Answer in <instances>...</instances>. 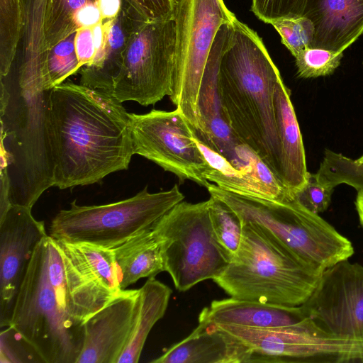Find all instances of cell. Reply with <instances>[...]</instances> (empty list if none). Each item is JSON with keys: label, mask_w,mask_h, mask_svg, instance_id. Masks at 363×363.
<instances>
[{"label": "cell", "mask_w": 363, "mask_h": 363, "mask_svg": "<svg viewBox=\"0 0 363 363\" xmlns=\"http://www.w3.org/2000/svg\"><path fill=\"white\" fill-rule=\"evenodd\" d=\"M208 203L215 239L230 260L240 245L241 221L235 212L220 199L211 196Z\"/></svg>", "instance_id": "26"}, {"label": "cell", "mask_w": 363, "mask_h": 363, "mask_svg": "<svg viewBox=\"0 0 363 363\" xmlns=\"http://www.w3.org/2000/svg\"><path fill=\"white\" fill-rule=\"evenodd\" d=\"M235 16L223 0H177L175 65L169 99L194 131L200 128L198 97L206 65L217 33Z\"/></svg>", "instance_id": "9"}, {"label": "cell", "mask_w": 363, "mask_h": 363, "mask_svg": "<svg viewBox=\"0 0 363 363\" xmlns=\"http://www.w3.org/2000/svg\"><path fill=\"white\" fill-rule=\"evenodd\" d=\"M206 188L235 212L241 223L259 225L320 273L354 253L350 240L294 198L277 201L238 194L211 183Z\"/></svg>", "instance_id": "6"}, {"label": "cell", "mask_w": 363, "mask_h": 363, "mask_svg": "<svg viewBox=\"0 0 363 363\" xmlns=\"http://www.w3.org/2000/svg\"><path fill=\"white\" fill-rule=\"evenodd\" d=\"M98 0H48L45 16V46L48 51L77 31L74 18L84 6Z\"/></svg>", "instance_id": "27"}, {"label": "cell", "mask_w": 363, "mask_h": 363, "mask_svg": "<svg viewBox=\"0 0 363 363\" xmlns=\"http://www.w3.org/2000/svg\"><path fill=\"white\" fill-rule=\"evenodd\" d=\"M193 139L209 165L203 174L206 181L238 194L273 201L270 193L252 174L235 168L222 155L199 140L194 134Z\"/></svg>", "instance_id": "24"}, {"label": "cell", "mask_w": 363, "mask_h": 363, "mask_svg": "<svg viewBox=\"0 0 363 363\" xmlns=\"http://www.w3.org/2000/svg\"><path fill=\"white\" fill-rule=\"evenodd\" d=\"M23 26L22 0H0V77L16 57Z\"/></svg>", "instance_id": "25"}, {"label": "cell", "mask_w": 363, "mask_h": 363, "mask_svg": "<svg viewBox=\"0 0 363 363\" xmlns=\"http://www.w3.org/2000/svg\"><path fill=\"white\" fill-rule=\"evenodd\" d=\"M46 237L33 254L9 326L42 362L77 363L84 345V324L95 311L82 281L67 268L56 243Z\"/></svg>", "instance_id": "2"}, {"label": "cell", "mask_w": 363, "mask_h": 363, "mask_svg": "<svg viewBox=\"0 0 363 363\" xmlns=\"http://www.w3.org/2000/svg\"><path fill=\"white\" fill-rule=\"evenodd\" d=\"M103 21L98 1L82 7L76 14L74 25L76 29L92 28Z\"/></svg>", "instance_id": "36"}, {"label": "cell", "mask_w": 363, "mask_h": 363, "mask_svg": "<svg viewBox=\"0 0 363 363\" xmlns=\"http://www.w3.org/2000/svg\"><path fill=\"white\" fill-rule=\"evenodd\" d=\"M363 63V62H362Z\"/></svg>", "instance_id": "40"}, {"label": "cell", "mask_w": 363, "mask_h": 363, "mask_svg": "<svg viewBox=\"0 0 363 363\" xmlns=\"http://www.w3.org/2000/svg\"><path fill=\"white\" fill-rule=\"evenodd\" d=\"M152 228L113 249L122 290L142 278L164 272L161 243Z\"/></svg>", "instance_id": "21"}, {"label": "cell", "mask_w": 363, "mask_h": 363, "mask_svg": "<svg viewBox=\"0 0 363 363\" xmlns=\"http://www.w3.org/2000/svg\"><path fill=\"white\" fill-rule=\"evenodd\" d=\"M1 81V173L11 205L32 207L54 186L51 92L46 71L15 62Z\"/></svg>", "instance_id": "3"}, {"label": "cell", "mask_w": 363, "mask_h": 363, "mask_svg": "<svg viewBox=\"0 0 363 363\" xmlns=\"http://www.w3.org/2000/svg\"><path fill=\"white\" fill-rule=\"evenodd\" d=\"M301 306L323 335L363 340V265L345 259L326 269Z\"/></svg>", "instance_id": "12"}, {"label": "cell", "mask_w": 363, "mask_h": 363, "mask_svg": "<svg viewBox=\"0 0 363 363\" xmlns=\"http://www.w3.org/2000/svg\"><path fill=\"white\" fill-rule=\"evenodd\" d=\"M172 289L155 277H150L139 289L137 315L129 341L118 363L138 362L147 337L164 315Z\"/></svg>", "instance_id": "22"}, {"label": "cell", "mask_w": 363, "mask_h": 363, "mask_svg": "<svg viewBox=\"0 0 363 363\" xmlns=\"http://www.w3.org/2000/svg\"><path fill=\"white\" fill-rule=\"evenodd\" d=\"M132 7L145 21L173 18L177 0H122Z\"/></svg>", "instance_id": "34"}, {"label": "cell", "mask_w": 363, "mask_h": 363, "mask_svg": "<svg viewBox=\"0 0 363 363\" xmlns=\"http://www.w3.org/2000/svg\"><path fill=\"white\" fill-rule=\"evenodd\" d=\"M316 174L333 187L345 184L363 191V164L341 153L325 150Z\"/></svg>", "instance_id": "28"}, {"label": "cell", "mask_w": 363, "mask_h": 363, "mask_svg": "<svg viewBox=\"0 0 363 363\" xmlns=\"http://www.w3.org/2000/svg\"><path fill=\"white\" fill-rule=\"evenodd\" d=\"M357 160L358 162L363 164V155L359 158H358Z\"/></svg>", "instance_id": "39"}, {"label": "cell", "mask_w": 363, "mask_h": 363, "mask_svg": "<svg viewBox=\"0 0 363 363\" xmlns=\"http://www.w3.org/2000/svg\"><path fill=\"white\" fill-rule=\"evenodd\" d=\"M138 289H123L84 324V340L77 363H118L133 332Z\"/></svg>", "instance_id": "15"}, {"label": "cell", "mask_w": 363, "mask_h": 363, "mask_svg": "<svg viewBox=\"0 0 363 363\" xmlns=\"http://www.w3.org/2000/svg\"><path fill=\"white\" fill-rule=\"evenodd\" d=\"M301 306H288L238 299L213 301L199 315L203 325H237L255 328L294 327L308 322Z\"/></svg>", "instance_id": "16"}, {"label": "cell", "mask_w": 363, "mask_h": 363, "mask_svg": "<svg viewBox=\"0 0 363 363\" xmlns=\"http://www.w3.org/2000/svg\"><path fill=\"white\" fill-rule=\"evenodd\" d=\"M134 154L140 155L175 174L206 187L203 177L208 164L193 139L189 121L177 108L152 109L144 114L130 113Z\"/></svg>", "instance_id": "11"}, {"label": "cell", "mask_w": 363, "mask_h": 363, "mask_svg": "<svg viewBox=\"0 0 363 363\" xmlns=\"http://www.w3.org/2000/svg\"><path fill=\"white\" fill-rule=\"evenodd\" d=\"M74 46L81 68L93 61L96 54V48L91 28L84 27L77 30Z\"/></svg>", "instance_id": "35"}, {"label": "cell", "mask_w": 363, "mask_h": 363, "mask_svg": "<svg viewBox=\"0 0 363 363\" xmlns=\"http://www.w3.org/2000/svg\"><path fill=\"white\" fill-rule=\"evenodd\" d=\"M343 52L308 47L295 57L297 75L308 79L329 76L340 66Z\"/></svg>", "instance_id": "31"}, {"label": "cell", "mask_w": 363, "mask_h": 363, "mask_svg": "<svg viewBox=\"0 0 363 363\" xmlns=\"http://www.w3.org/2000/svg\"><path fill=\"white\" fill-rule=\"evenodd\" d=\"M103 20L115 18L122 8V0H98Z\"/></svg>", "instance_id": "37"}, {"label": "cell", "mask_w": 363, "mask_h": 363, "mask_svg": "<svg viewBox=\"0 0 363 363\" xmlns=\"http://www.w3.org/2000/svg\"><path fill=\"white\" fill-rule=\"evenodd\" d=\"M290 95V90L281 77L275 86L274 105L281 145V184L294 197L306 184L308 172L302 135Z\"/></svg>", "instance_id": "20"}, {"label": "cell", "mask_w": 363, "mask_h": 363, "mask_svg": "<svg viewBox=\"0 0 363 363\" xmlns=\"http://www.w3.org/2000/svg\"><path fill=\"white\" fill-rule=\"evenodd\" d=\"M75 35L76 32L72 33L48 50L46 69L53 87L81 69L75 50Z\"/></svg>", "instance_id": "29"}, {"label": "cell", "mask_w": 363, "mask_h": 363, "mask_svg": "<svg viewBox=\"0 0 363 363\" xmlns=\"http://www.w3.org/2000/svg\"><path fill=\"white\" fill-rule=\"evenodd\" d=\"M281 77L259 36L235 17L219 65L220 100L235 134L281 183L274 105L275 86Z\"/></svg>", "instance_id": "4"}, {"label": "cell", "mask_w": 363, "mask_h": 363, "mask_svg": "<svg viewBox=\"0 0 363 363\" xmlns=\"http://www.w3.org/2000/svg\"><path fill=\"white\" fill-rule=\"evenodd\" d=\"M281 36L282 44L296 57L302 50L311 47L315 36L312 21L305 16H289L272 23Z\"/></svg>", "instance_id": "30"}, {"label": "cell", "mask_w": 363, "mask_h": 363, "mask_svg": "<svg viewBox=\"0 0 363 363\" xmlns=\"http://www.w3.org/2000/svg\"><path fill=\"white\" fill-rule=\"evenodd\" d=\"M174 18L145 22L132 35L112 96L120 102L154 105L172 91L175 65Z\"/></svg>", "instance_id": "10"}, {"label": "cell", "mask_w": 363, "mask_h": 363, "mask_svg": "<svg viewBox=\"0 0 363 363\" xmlns=\"http://www.w3.org/2000/svg\"><path fill=\"white\" fill-rule=\"evenodd\" d=\"M231 31L232 21L222 25L215 38L198 97L200 128L193 131L199 140L222 155L235 168L250 172L246 158L249 147L241 142L233 130L219 93V65Z\"/></svg>", "instance_id": "14"}, {"label": "cell", "mask_w": 363, "mask_h": 363, "mask_svg": "<svg viewBox=\"0 0 363 363\" xmlns=\"http://www.w3.org/2000/svg\"><path fill=\"white\" fill-rule=\"evenodd\" d=\"M241 224L239 249L213 281L230 297L301 306L312 294L322 273L306 264L259 225Z\"/></svg>", "instance_id": "5"}, {"label": "cell", "mask_w": 363, "mask_h": 363, "mask_svg": "<svg viewBox=\"0 0 363 363\" xmlns=\"http://www.w3.org/2000/svg\"><path fill=\"white\" fill-rule=\"evenodd\" d=\"M112 95L72 81L51 92L54 186L93 184L128 168L134 154L130 113Z\"/></svg>", "instance_id": "1"}, {"label": "cell", "mask_w": 363, "mask_h": 363, "mask_svg": "<svg viewBox=\"0 0 363 363\" xmlns=\"http://www.w3.org/2000/svg\"><path fill=\"white\" fill-rule=\"evenodd\" d=\"M313 0H252V11L266 23L289 16L306 17Z\"/></svg>", "instance_id": "32"}, {"label": "cell", "mask_w": 363, "mask_h": 363, "mask_svg": "<svg viewBox=\"0 0 363 363\" xmlns=\"http://www.w3.org/2000/svg\"><path fill=\"white\" fill-rule=\"evenodd\" d=\"M306 17L315 26L311 48L341 53L363 34V0H313Z\"/></svg>", "instance_id": "19"}, {"label": "cell", "mask_w": 363, "mask_h": 363, "mask_svg": "<svg viewBox=\"0 0 363 363\" xmlns=\"http://www.w3.org/2000/svg\"><path fill=\"white\" fill-rule=\"evenodd\" d=\"M152 228L161 243L164 272L169 274L179 291L213 280L230 262L215 239L208 200L178 203Z\"/></svg>", "instance_id": "8"}, {"label": "cell", "mask_w": 363, "mask_h": 363, "mask_svg": "<svg viewBox=\"0 0 363 363\" xmlns=\"http://www.w3.org/2000/svg\"><path fill=\"white\" fill-rule=\"evenodd\" d=\"M184 199L177 184L150 193L145 186L135 196L103 205L81 206L74 200L52 218L50 235L69 242H84L113 249L151 228Z\"/></svg>", "instance_id": "7"}, {"label": "cell", "mask_w": 363, "mask_h": 363, "mask_svg": "<svg viewBox=\"0 0 363 363\" xmlns=\"http://www.w3.org/2000/svg\"><path fill=\"white\" fill-rule=\"evenodd\" d=\"M354 206L358 214L360 225L363 228V191H357Z\"/></svg>", "instance_id": "38"}, {"label": "cell", "mask_w": 363, "mask_h": 363, "mask_svg": "<svg viewBox=\"0 0 363 363\" xmlns=\"http://www.w3.org/2000/svg\"><path fill=\"white\" fill-rule=\"evenodd\" d=\"M48 234L31 208L11 205L0 218V326L9 327L18 293L38 243Z\"/></svg>", "instance_id": "13"}, {"label": "cell", "mask_w": 363, "mask_h": 363, "mask_svg": "<svg viewBox=\"0 0 363 363\" xmlns=\"http://www.w3.org/2000/svg\"><path fill=\"white\" fill-rule=\"evenodd\" d=\"M55 240L74 265L96 285L115 295L122 291L113 249L84 242Z\"/></svg>", "instance_id": "23"}, {"label": "cell", "mask_w": 363, "mask_h": 363, "mask_svg": "<svg viewBox=\"0 0 363 363\" xmlns=\"http://www.w3.org/2000/svg\"><path fill=\"white\" fill-rule=\"evenodd\" d=\"M145 22L147 21L132 7L122 1L121 10L115 18L103 20L106 31L103 57L98 64L84 65L80 69V84L112 95L128 43Z\"/></svg>", "instance_id": "18"}, {"label": "cell", "mask_w": 363, "mask_h": 363, "mask_svg": "<svg viewBox=\"0 0 363 363\" xmlns=\"http://www.w3.org/2000/svg\"><path fill=\"white\" fill-rule=\"evenodd\" d=\"M250 348L216 325L199 323L152 363H250Z\"/></svg>", "instance_id": "17"}, {"label": "cell", "mask_w": 363, "mask_h": 363, "mask_svg": "<svg viewBox=\"0 0 363 363\" xmlns=\"http://www.w3.org/2000/svg\"><path fill=\"white\" fill-rule=\"evenodd\" d=\"M335 187L322 181L317 174L308 172L304 186L294 198L310 211L319 214L328 209Z\"/></svg>", "instance_id": "33"}]
</instances>
